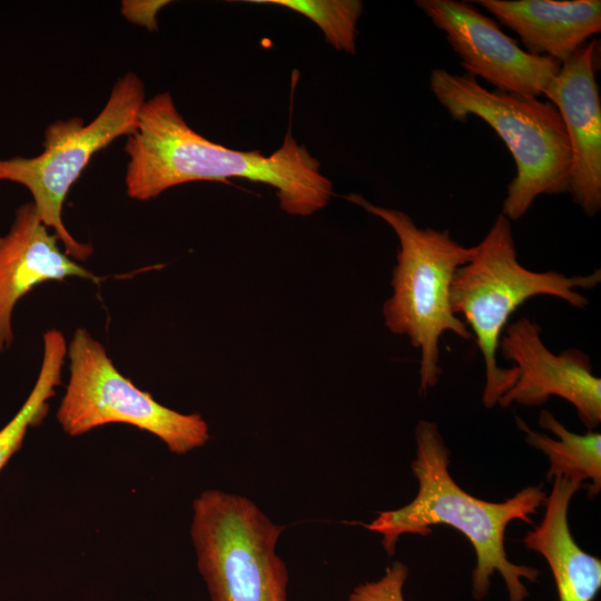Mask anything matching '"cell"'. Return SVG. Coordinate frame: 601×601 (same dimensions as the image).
<instances>
[{
	"label": "cell",
	"instance_id": "obj_1",
	"mask_svg": "<svg viewBox=\"0 0 601 601\" xmlns=\"http://www.w3.org/2000/svg\"><path fill=\"white\" fill-rule=\"evenodd\" d=\"M125 151L129 158L126 190L136 200L152 199L190 181L245 178L274 187L287 214L309 216L333 195V184L321 173L319 161L289 131L269 156L234 150L190 128L169 92L145 100Z\"/></svg>",
	"mask_w": 601,
	"mask_h": 601
},
{
	"label": "cell",
	"instance_id": "obj_2",
	"mask_svg": "<svg viewBox=\"0 0 601 601\" xmlns=\"http://www.w3.org/2000/svg\"><path fill=\"white\" fill-rule=\"evenodd\" d=\"M416 457L411 467L418 483L416 496L406 505L378 512L364 524L382 535L388 555L395 553L403 534L428 535L433 525H449L464 534L476 554L472 571V595L485 598L491 577L499 572L510 601H524L529 592L522 579L536 582L540 571L512 563L505 552V529L513 520L532 523L531 514L544 504L541 486H528L503 502H489L465 492L449 472L450 450L436 423L422 420L415 426Z\"/></svg>",
	"mask_w": 601,
	"mask_h": 601
},
{
	"label": "cell",
	"instance_id": "obj_3",
	"mask_svg": "<svg viewBox=\"0 0 601 601\" xmlns=\"http://www.w3.org/2000/svg\"><path fill=\"white\" fill-rule=\"evenodd\" d=\"M601 282L600 269L588 275L566 276L559 272H534L518 259L511 221L499 214L484 238L475 245L472 259L460 267L451 287L452 309L463 316L485 365L482 402L492 408L515 383L518 371L497 363L501 336L511 315L538 295L563 299L575 308H585L588 298L579 289L594 288Z\"/></svg>",
	"mask_w": 601,
	"mask_h": 601
},
{
	"label": "cell",
	"instance_id": "obj_4",
	"mask_svg": "<svg viewBox=\"0 0 601 601\" xmlns=\"http://www.w3.org/2000/svg\"><path fill=\"white\" fill-rule=\"evenodd\" d=\"M345 198L384 220L397 236L393 293L382 313L391 333L406 336L420 349V394H426L442 374L441 337L447 332L463 339L473 337L452 309L451 287L456 270L474 256L475 246L459 244L449 230L421 228L404 211L374 205L361 195Z\"/></svg>",
	"mask_w": 601,
	"mask_h": 601
},
{
	"label": "cell",
	"instance_id": "obj_5",
	"mask_svg": "<svg viewBox=\"0 0 601 601\" xmlns=\"http://www.w3.org/2000/svg\"><path fill=\"white\" fill-rule=\"evenodd\" d=\"M430 88L452 119L481 118L509 148L516 175L508 186L501 214L510 221L523 217L540 195L569 193L571 146L552 102L487 90L475 77L443 68L432 70Z\"/></svg>",
	"mask_w": 601,
	"mask_h": 601
},
{
	"label": "cell",
	"instance_id": "obj_6",
	"mask_svg": "<svg viewBox=\"0 0 601 601\" xmlns=\"http://www.w3.org/2000/svg\"><path fill=\"white\" fill-rule=\"evenodd\" d=\"M284 529L248 497L201 492L190 536L211 601H288L287 568L276 553Z\"/></svg>",
	"mask_w": 601,
	"mask_h": 601
},
{
	"label": "cell",
	"instance_id": "obj_7",
	"mask_svg": "<svg viewBox=\"0 0 601 601\" xmlns=\"http://www.w3.org/2000/svg\"><path fill=\"white\" fill-rule=\"evenodd\" d=\"M145 100L141 79L127 72L114 85L105 107L89 124L79 117L58 119L47 127L40 155L0 158V181L17 183L30 191L39 219L75 260H86L93 248L68 231L61 217L63 201L96 152L135 131Z\"/></svg>",
	"mask_w": 601,
	"mask_h": 601
},
{
	"label": "cell",
	"instance_id": "obj_8",
	"mask_svg": "<svg viewBox=\"0 0 601 601\" xmlns=\"http://www.w3.org/2000/svg\"><path fill=\"white\" fill-rule=\"evenodd\" d=\"M69 381L57 421L69 436H80L110 423L146 431L175 454H186L209 440L200 414H184L158 403L124 376L105 347L87 329H76L68 344Z\"/></svg>",
	"mask_w": 601,
	"mask_h": 601
},
{
	"label": "cell",
	"instance_id": "obj_9",
	"mask_svg": "<svg viewBox=\"0 0 601 601\" xmlns=\"http://www.w3.org/2000/svg\"><path fill=\"white\" fill-rule=\"evenodd\" d=\"M415 3L445 33L466 73L481 77L496 90L538 98L560 71V61L529 53L494 19L469 2L417 0Z\"/></svg>",
	"mask_w": 601,
	"mask_h": 601
},
{
	"label": "cell",
	"instance_id": "obj_10",
	"mask_svg": "<svg viewBox=\"0 0 601 601\" xmlns=\"http://www.w3.org/2000/svg\"><path fill=\"white\" fill-rule=\"evenodd\" d=\"M502 356L514 363L518 377L497 404L539 406L551 396L571 403L592 431L601 422V380L592 373L590 357L577 348L558 354L541 338V327L529 317L509 324L500 339Z\"/></svg>",
	"mask_w": 601,
	"mask_h": 601
},
{
	"label": "cell",
	"instance_id": "obj_11",
	"mask_svg": "<svg viewBox=\"0 0 601 601\" xmlns=\"http://www.w3.org/2000/svg\"><path fill=\"white\" fill-rule=\"evenodd\" d=\"M599 42L561 62L543 96L559 110L571 146L569 193L585 215L601 209V101L595 80Z\"/></svg>",
	"mask_w": 601,
	"mask_h": 601
},
{
	"label": "cell",
	"instance_id": "obj_12",
	"mask_svg": "<svg viewBox=\"0 0 601 601\" xmlns=\"http://www.w3.org/2000/svg\"><path fill=\"white\" fill-rule=\"evenodd\" d=\"M38 217L32 203L16 210L10 230L0 236V352L13 341L12 312L35 287L70 277L98 284L101 278L68 256Z\"/></svg>",
	"mask_w": 601,
	"mask_h": 601
},
{
	"label": "cell",
	"instance_id": "obj_13",
	"mask_svg": "<svg viewBox=\"0 0 601 601\" xmlns=\"http://www.w3.org/2000/svg\"><path fill=\"white\" fill-rule=\"evenodd\" d=\"M515 31L531 55L560 62L601 31L600 0H476Z\"/></svg>",
	"mask_w": 601,
	"mask_h": 601
},
{
	"label": "cell",
	"instance_id": "obj_14",
	"mask_svg": "<svg viewBox=\"0 0 601 601\" xmlns=\"http://www.w3.org/2000/svg\"><path fill=\"white\" fill-rule=\"evenodd\" d=\"M581 487L579 482L553 479L543 520L523 539L529 550L546 560L559 601H592L601 589V561L578 545L568 522L570 502Z\"/></svg>",
	"mask_w": 601,
	"mask_h": 601
},
{
	"label": "cell",
	"instance_id": "obj_15",
	"mask_svg": "<svg viewBox=\"0 0 601 601\" xmlns=\"http://www.w3.org/2000/svg\"><path fill=\"white\" fill-rule=\"evenodd\" d=\"M518 428L524 434L528 444L543 452L550 462L548 481L564 477L570 481H590L589 499L601 490V434L589 431L577 434L569 431L554 415L541 410L539 424L552 432L558 440L533 431L520 416L515 415Z\"/></svg>",
	"mask_w": 601,
	"mask_h": 601
},
{
	"label": "cell",
	"instance_id": "obj_16",
	"mask_svg": "<svg viewBox=\"0 0 601 601\" xmlns=\"http://www.w3.org/2000/svg\"><path fill=\"white\" fill-rule=\"evenodd\" d=\"M67 348L60 331L51 328L43 334V357L36 384L18 413L0 430V471L21 447L28 430L45 420L48 401L61 384Z\"/></svg>",
	"mask_w": 601,
	"mask_h": 601
},
{
	"label": "cell",
	"instance_id": "obj_17",
	"mask_svg": "<svg viewBox=\"0 0 601 601\" xmlns=\"http://www.w3.org/2000/svg\"><path fill=\"white\" fill-rule=\"evenodd\" d=\"M294 10L312 20L323 31L326 41L336 50L354 55L356 23L363 12L359 0H250Z\"/></svg>",
	"mask_w": 601,
	"mask_h": 601
},
{
	"label": "cell",
	"instance_id": "obj_18",
	"mask_svg": "<svg viewBox=\"0 0 601 601\" xmlns=\"http://www.w3.org/2000/svg\"><path fill=\"white\" fill-rule=\"evenodd\" d=\"M408 575V568L394 561L384 575L356 587L346 601H404L403 587Z\"/></svg>",
	"mask_w": 601,
	"mask_h": 601
}]
</instances>
